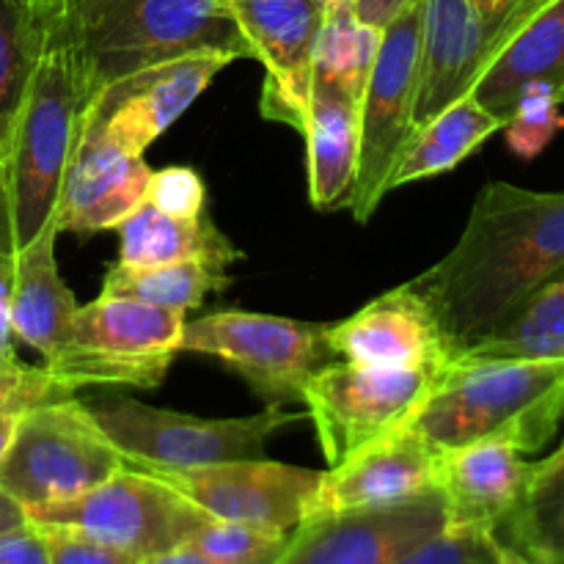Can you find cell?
Returning <instances> with one entry per match:
<instances>
[{
	"instance_id": "9c48e42d",
	"label": "cell",
	"mask_w": 564,
	"mask_h": 564,
	"mask_svg": "<svg viewBox=\"0 0 564 564\" xmlns=\"http://www.w3.org/2000/svg\"><path fill=\"white\" fill-rule=\"evenodd\" d=\"M422 11L411 0L380 31L378 58L361 97L358 176L347 209L367 224L389 193V180L416 132L419 80H422Z\"/></svg>"
},
{
	"instance_id": "7bdbcfd3",
	"label": "cell",
	"mask_w": 564,
	"mask_h": 564,
	"mask_svg": "<svg viewBox=\"0 0 564 564\" xmlns=\"http://www.w3.org/2000/svg\"><path fill=\"white\" fill-rule=\"evenodd\" d=\"M496 560H499V564H540L538 560H532V556L523 554L521 549H516V545H510L501 538L499 545H496Z\"/></svg>"
},
{
	"instance_id": "bcb514c9",
	"label": "cell",
	"mask_w": 564,
	"mask_h": 564,
	"mask_svg": "<svg viewBox=\"0 0 564 564\" xmlns=\"http://www.w3.org/2000/svg\"><path fill=\"white\" fill-rule=\"evenodd\" d=\"M474 3H477L479 9H490V6H494L496 0H474Z\"/></svg>"
},
{
	"instance_id": "4dcf8cb0",
	"label": "cell",
	"mask_w": 564,
	"mask_h": 564,
	"mask_svg": "<svg viewBox=\"0 0 564 564\" xmlns=\"http://www.w3.org/2000/svg\"><path fill=\"white\" fill-rule=\"evenodd\" d=\"M77 391L61 383L47 367H31L17 358V352L0 361V460L14 438L17 427L33 408L50 405L75 397Z\"/></svg>"
},
{
	"instance_id": "ba28073f",
	"label": "cell",
	"mask_w": 564,
	"mask_h": 564,
	"mask_svg": "<svg viewBox=\"0 0 564 564\" xmlns=\"http://www.w3.org/2000/svg\"><path fill=\"white\" fill-rule=\"evenodd\" d=\"M180 352L220 361L268 408L303 402L312 375L336 361L328 347V325L240 308L185 323Z\"/></svg>"
},
{
	"instance_id": "30bf717a",
	"label": "cell",
	"mask_w": 564,
	"mask_h": 564,
	"mask_svg": "<svg viewBox=\"0 0 564 564\" xmlns=\"http://www.w3.org/2000/svg\"><path fill=\"white\" fill-rule=\"evenodd\" d=\"M435 378L438 372L430 369H378L350 361L317 369L303 391V405L328 466H339L364 446L405 427L433 391Z\"/></svg>"
},
{
	"instance_id": "7402d4cb",
	"label": "cell",
	"mask_w": 564,
	"mask_h": 564,
	"mask_svg": "<svg viewBox=\"0 0 564 564\" xmlns=\"http://www.w3.org/2000/svg\"><path fill=\"white\" fill-rule=\"evenodd\" d=\"M58 235V226L50 224L36 240L20 248L11 279V330L22 345L36 350L44 364L53 361L66 345L80 306L55 262Z\"/></svg>"
},
{
	"instance_id": "ee69618b",
	"label": "cell",
	"mask_w": 564,
	"mask_h": 564,
	"mask_svg": "<svg viewBox=\"0 0 564 564\" xmlns=\"http://www.w3.org/2000/svg\"><path fill=\"white\" fill-rule=\"evenodd\" d=\"M22 6H31V9L44 11V14H64L66 0H17Z\"/></svg>"
},
{
	"instance_id": "6da1fadb",
	"label": "cell",
	"mask_w": 564,
	"mask_h": 564,
	"mask_svg": "<svg viewBox=\"0 0 564 564\" xmlns=\"http://www.w3.org/2000/svg\"><path fill=\"white\" fill-rule=\"evenodd\" d=\"M562 270L564 191L488 182L455 248L408 284L424 297L457 358Z\"/></svg>"
},
{
	"instance_id": "5bb4252c",
	"label": "cell",
	"mask_w": 564,
	"mask_h": 564,
	"mask_svg": "<svg viewBox=\"0 0 564 564\" xmlns=\"http://www.w3.org/2000/svg\"><path fill=\"white\" fill-rule=\"evenodd\" d=\"M231 61L237 58L226 53H191L130 72L94 94L86 121L127 152L143 154Z\"/></svg>"
},
{
	"instance_id": "277c9868",
	"label": "cell",
	"mask_w": 564,
	"mask_h": 564,
	"mask_svg": "<svg viewBox=\"0 0 564 564\" xmlns=\"http://www.w3.org/2000/svg\"><path fill=\"white\" fill-rule=\"evenodd\" d=\"M88 102L91 94L61 25L39 61L3 163L20 248L55 224L61 182L80 138Z\"/></svg>"
},
{
	"instance_id": "44dd1931",
	"label": "cell",
	"mask_w": 564,
	"mask_h": 564,
	"mask_svg": "<svg viewBox=\"0 0 564 564\" xmlns=\"http://www.w3.org/2000/svg\"><path fill=\"white\" fill-rule=\"evenodd\" d=\"M301 135L308 152V198L323 213L347 209L358 176L361 102L336 83L312 77Z\"/></svg>"
},
{
	"instance_id": "e575fe53",
	"label": "cell",
	"mask_w": 564,
	"mask_h": 564,
	"mask_svg": "<svg viewBox=\"0 0 564 564\" xmlns=\"http://www.w3.org/2000/svg\"><path fill=\"white\" fill-rule=\"evenodd\" d=\"M143 202L174 218H196L207 209V185L198 171L187 165H169L149 174Z\"/></svg>"
},
{
	"instance_id": "8992f818",
	"label": "cell",
	"mask_w": 564,
	"mask_h": 564,
	"mask_svg": "<svg viewBox=\"0 0 564 564\" xmlns=\"http://www.w3.org/2000/svg\"><path fill=\"white\" fill-rule=\"evenodd\" d=\"M187 317L132 297L99 295L77 306L66 345L44 367L80 391L158 389L182 345Z\"/></svg>"
},
{
	"instance_id": "cb8c5ba5",
	"label": "cell",
	"mask_w": 564,
	"mask_h": 564,
	"mask_svg": "<svg viewBox=\"0 0 564 564\" xmlns=\"http://www.w3.org/2000/svg\"><path fill=\"white\" fill-rule=\"evenodd\" d=\"M538 80L564 91V0H549L527 22L510 47L479 77L471 97L505 121L518 94Z\"/></svg>"
},
{
	"instance_id": "8fae6325",
	"label": "cell",
	"mask_w": 564,
	"mask_h": 564,
	"mask_svg": "<svg viewBox=\"0 0 564 564\" xmlns=\"http://www.w3.org/2000/svg\"><path fill=\"white\" fill-rule=\"evenodd\" d=\"M545 3L549 0H496L490 9H479L474 0H424L416 127L471 94L488 66Z\"/></svg>"
},
{
	"instance_id": "5b68a950",
	"label": "cell",
	"mask_w": 564,
	"mask_h": 564,
	"mask_svg": "<svg viewBox=\"0 0 564 564\" xmlns=\"http://www.w3.org/2000/svg\"><path fill=\"white\" fill-rule=\"evenodd\" d=\"M97 427L121 452L127 466L198 468L231 460H259L286 424L306 413L268 408L246 419H198L152 408L135 397L108 391L83 400Z\"/></svg>"
},
{
	"instance_id": "f1b7e54d",
	"label": "cell",
	"mask_w": 564,
	"mask_h": 564,
	"mask_svg": "<svg viewBox=\"0 0 564 564\" xmlns=\"http://www.w3.org/2000/svg\"><path fill=\"white\" fill-rule=\"evenodd\" d=\"M501 529L507 543L540 564H564V441L540 460L538 477Z\"/></svg>"
},
{
	"instance_id": "d6a6232c",
	"label": "cell",
	"mask_w": 564,
	"mask_h": 564,
	"mask_svg": "<svg viewBox=\"0 0 564 564\" xmlns=\"http://www.w3.org/2000/svg\"><path fill=\"white\" fill-rule=\"evenodd\" d=\"M286 540L290 532L209 518L187 543L218 564H273Z\"/></svg>"
},
{
	"instance_id": "9a60e30c",
	"label": "cell",
	"mask_w": 564,
	"mask_h": 564,
	"mask_svg": "<svg viewBox=\"0 0 564 564\" xmlns=\"http://www.w3.org/2000/svg\"><path fill=\"white\" fill-rule=\"evenodd\" d=\"M446 527L438 490L380 510L306 518L273 564H397Z\"/></svg>"
},
{
	"instance_id": "e0dca14e",
	"label": "cell",
	"mask_w": 564,
	"mask_h": 564,
	"mask_svg": "<svg viewBox=\"0 0 564 564\" xmlns=\"http://www.w3.org/2000/svg\"><path fill=\"white\" fill-rule=\"evenodd\" d=\"M328 347L336 361L358 367L441 372L455 361L438 319L411 284L394 286L352 317L328 325Z\"/></svg>"
},
{
	"instance_id": "d590c367",
	"label": "cell",
	"mask_w": 564,
	"mask_h": 564,
	"mask_svg": "<svg viewBox=\"0 0 564 564\" xmlns=\"http://www.w3.org/2000/svg\"><path fill=\"white\" fill-rule=\"evenodd\" d=\"M50 564H141V556L72 527H39Z\"/></svg>"
},
{
	"instance_id": "83f0119b",
	"label": "cell",
	"mask_w": 564,
	"mask_h": 564,
	"mask_svg": "<svg viewBox=\"0 0 564 564\" xmlns=\"http://www.w3.org/2000/svg\"><path fill=\"white\" fill-rule=\"evenodd\" d=\"M231 275L226 270L209 268L202 262H171L152 268H132V264H110L102 279L99 295L132 297L149 306L169 308V312H196L204 297L213 292L229 290Z\"/></svg>"
},
{
	"instance_id": "60d3db41",
	"label": "cell",
	"mask_w": 564,
	"mask_h": 564,
	"mask_svg": "<svg viewBox=\"0 0 564 564\" xmlns=\"http://www.w3.org/2000/svg\"><path fill=\"white\" fill-rule=\"evenodd\" d=\"M141 564H218V562H213L209 556H204L202 551L193 549L191 543H182V545H176V549L160 551V554H152V556H143Z\"/></svg>"
},
{
	"instance_id": "b9f144b4",
	"label": "cell",
	"mask_w": 564,
	"mask_h": 564,
	"mask_svg": "<svg viewBox=\"0 0 564 564\" xmlns=\"http://www.w3.org/2000/svg\"><path fill=\"white\" fill-rule=\"evenodd\" d=\"M22 523H28V516L25 510H22V505L11 499V496L0 488V534L22 527Z\"/></svg>"
},
{
	"instance_id": "ab89813d",
	"label": "cell",
	"mask_w": 564,
	"mask_h": 564,
	"mask_svg": "<svg viewBox=\"0 0 564 564\" xmlns=\"http://www.w3.org/2000/svg\"><path fill=\"white\" fill-rule=\"evenodd\" d=\"M11 279L14 270H0V361L14 356V330H11Z\"/></svg>"
},
{
	"instance_id": "d4e9b609",
	"label": "cell",
	"mask_w": 564,
	"mask_h": 564,
	"mask_svg": "<svg viewBox=\"0 0 564 564\" xmlns=\"http://www.w3.org/2000/svg\"><path fill=\"white\" fill-rule=\"evenodd\" d=\"M501 127H505V121L490 113L485 105H479L471 94L455 99L441 113L416 127L394 174H391L389 193L408 185V182L427 180V176H438L457 169Z\"/></svg>"
},
{
	"instance_id": "836d02e7",
	"label": "cell",
	"mask_w": 564,
	"mask_h": 564,
	"mask_svg": "<svg viewBox=\"0 0 564 564\" xmlns=\"http://www.w3.org/2000/svg\"><path fill=\"white\" fill-rule=\"evenodd\" d=\"M499 534L471 527H444L408 551L397 564H499Z\"/></svg>"
},
{
	"instance_id": "ffe728a7",
	"label": "cell",
	"mask_w": 564,
	"mask_h": 564,
	"mask_svg": "<svg viewBox=\"0 0 564 564\" xmlns=\"http://www.w3.org/2000/svg\"><path fill=\"white\" fill-rule=\"evenodd\" d=\"M540 460H527L505 441H477L438 452V494L446 507V527L496 532L518 510Z\"/></svg>"
},
{
	"instance_id": "603a6c76",
	"label": "cell",
	"mask_w": 564,
	"mask_h": 564,
	"mask_svg": "<svg viewBox=\"0 0 564 564\" xmlns=\"http://www.w3.org/2000/svg\"><path fill=\"white\" fill-rule=\"evenodd\" d=\"M116 235L119 262L132 268L202 262L226 270L242 259L240 248L218 229L207 209L196 218H174L143 202L116 226Z\"/></svg>"
},
{
	"instance_id": "f6af8a7d",
	"label": "cell",
	"mask_w": 564,
	"mask_h": 564,
	"mask_svg": "<svg viewBox=\"0 0 564 564\" xmlns=\"http://www.w3.org/2000/svg\"><path fill=\"white\" fill-rule=\"evenodd\" d=\"M325 11L328 9H341V6H352V0H317Z\"/></svg>"
},
{
	"instance_id": "484cf974",
	"label": "cell",
	"mask_w": 564,
	"mask_h": 564,
	"mask_svg": "<svg viewBox=\"0 0 564 564\" xmlns=\"http://www.w3.org/2000/svg\"><path fill=\"white\" fill-rule=\"evenodd\" d=\"M64 25V14L0 0V163L9 158L17 119L44 50Z\"/></svg>"
},
{
	"instance_id": "7c38bea8",
	"label": "cell",
	"mask_w": 564,
	"mask_h": 564,
	"mask_svg": "<svg viewBox=\"0 0 564 564\" xmlns=\"http://www.w3.org/2000/svg\"><path fill=\"white\" fill-rule=\"evenodd\" d=\"M28 521L80 529L143 560L187 543L209 518L163 479L127 466L75 499L28 512Z\"/></svg>"
},
{
	"instance_id": "74e56055",
	"label": "cell",
	"mask_w": 564,
	"mask_h": 564,
	"mask_svg": "<svg viewBox=\"0 0 564 564\" xmlns=\"http://www.w3.org/2000/svg\"><path fill=\"white\" fill-rule=\"evenodd\" d=\"M17 231H14V213H11L9 182H6L3 163H0V270H14L17 262Z\"/></svg>"
},
{
	"instance_id": "52a82bcc",
	"label": "cell",
	"mask_w": 564,
	"mask_h": 564,
	"mask_svg": "<svg viewBox=\"0 0 564 564\" xmlns=\"http://www.w3.org/2000/svg\"><path fill=\"white\" fill-rule=\"evenodd\" d=\"M127 468L80 397L33 408L17 427L3 460L0 488L22 510L61 505Z\"/></svg>"
},
{
	"instance_id": "3957f363",
	"label": "cell",
	"mask_w": 564,
	"mask_h": 564,
	"mask_svg": "<svg viewBox=\"0 0 564 564\" xmlns=\"http://www.w3.org/2000/svg\"><path fill=\"white\" fill-rule=\"evenodd\" d=\"M64 28L88 94L191 53L251 58L231 0H66Z\"/></svg>"
},
{
	"instance_id": "1f68e13d",
	"label": "cell",
	"mask_w": 564,
	"mask_h": 564,
	"mask_svg": "<svg viewBox=\"0 0 564 564\" xmlns=\"http://www.w3.org/2000/svg\"><path fill=\"white\" fill-rule=\"evenodd\" d=\"M564 127L560 91L551 83H529L512 102L505 119V135L512 152L523 160H532L554 141Z\"/></svg>"
},
{
	"instance_id": "4fadbf2b",
	"label": "cell",
	"mask_w": 564,
	"mask_h": 564,
	"mask_svg": "<svg viewBox=\"0 0 564 564\" xmlns=\"http://www.w3.org/2000/svg\"><path fill=\"white\" fill-rule=\"evenodd\" d=\"M180 490L213 521L295 532L312 510L323 471L273 460H231L198 468L130 466Z\"/></svg>"
},
{
	"instance_id": "4316f807",
	"label": "cell",
	"mask_w": 564,
	"mask_h": 564,
	"mask_svg": "<svg viewBox=\"0 0 564 564\" xmlns=\"http://www.w3.org/2000/svg\"><path fill=\"white\" fill-rule=\"evenodd\" d=\"M457 358H516V361L564 358V270L538 286L490 334L468 345Z\"/></svg>"
},
{
	"instance_id": "f35d334b",
	"label": "cell",
	"mask_w": 564,
	"mask_h": 564,
	"mask_svg": "<svg viewBox=\"0 0 564 564\" xmlns=\"http://www.w3.org/2000/svg\"><path fill=\"white\" fill-rule=\"evenodd\" d=\"M408 3L411 0H352V11H356V17L361 22L383 31Z\"/></svg>"
},
{
	"instance_id": "f546056e",
	"label": "cell",
	"mask_w": 564,
	"mask_h": 564,
	"mask_svg": "<svg viewBox=\"0 0 564 564\" xmlns=\"http://www.w3.org/2000/svg\"><path fill=\"white\" fill-rule=\"evenodd\" d=\"M380 47V28L356 17L352 6L325 11L312 53V77L336 83L361 102Z\"/></svg>"
},
{
	"instance_id": "8d00e7d4",
	"label": "cell",
	"mask_w": 564,
	"mask_h": 564,
	"mask_svg": "<svg viewBox=\"0 0 564 564\" xmlns=\"http://www.w3.org/2000/svg\"><path fill=\"white\" fill-rule=\"evenodd\" d=\"M0 564H50L42 529L28 521L0 534Z\"/></svg>"
},
{
	"instance_id": "2e32d148",
	"label": "cell",
	"mask_w": 564,
	"mask_h": 564,
	"mask_svg": "<svg viewBox=\"0 0 564 564\" xmlns=\"http://www.w3.org/2000/svg\"><path fill=\"white\" fill-rule=\"evenodd\" d=\"M231 14L251 58L268 69L259 99L264 119L284 121L301 132L325 9L317 0H231Z\"/></svg>"
},
{
	"instance_id": "d6986e66",
	"label": "cell",
	"mask_w": 564,
	"mask_h": 564,
	"mask_svg": "<svg viewBox=\"0 0 564 564\" xmlns=\"http://www.w3.org/2000/svg\"><path fill=\"white\" fill-rule=\"evenodd\" d=\"M149 174L152 169L143 154L121 149L83 116L80 138L61 182L55 226L77 235L116 229L143 204Z\"/></svg>"
},
{
	"instance_id": "7dc6e473",
	"label": "cell",
	"mask_w": 564,
	"mask_h": 564,
	"mask_svg": "<svg viewBox=\"0 0 564 564\" xmlns=\"http://www.w3.org/2000/svg\"><path fill=\"white\" fill-rule=\"evenodd\" d=\"M560 102H562V105H564V91H562V94H560Z\"/></svg>"
},
{
	"instance_id": "ac0fdd59",
	"label": "cell",
	"mask_w": 564,
	"mask_h": 564,
	"mask_svg": "<svg viewBox=\"0 0 564 564\" xmlns=\"http://www.w3.org/2000/svg\"><path fill=\"white\" fill-rule=\"evenodd\" d=\"M433 490H438V452L405 424L323 471L308 518L380 510Z\"/></svg>"
},
{
	"instance_id": "7a4b0ae2",
	"label": "cell",
	"mask_w": 564,
	"mask_h": 564,
	"mask_svg": "<svg viewBox=\"0 0 564 564\" xmlns=\"http://www.w3.org/2000/svg\"><path fill=\"white\" fill-rule=\"evenodd\" d=\"M564 422V358H455L435 378L411 424L435 452L505 441L538 452Z\"/></svg>"
}]
</instances>
